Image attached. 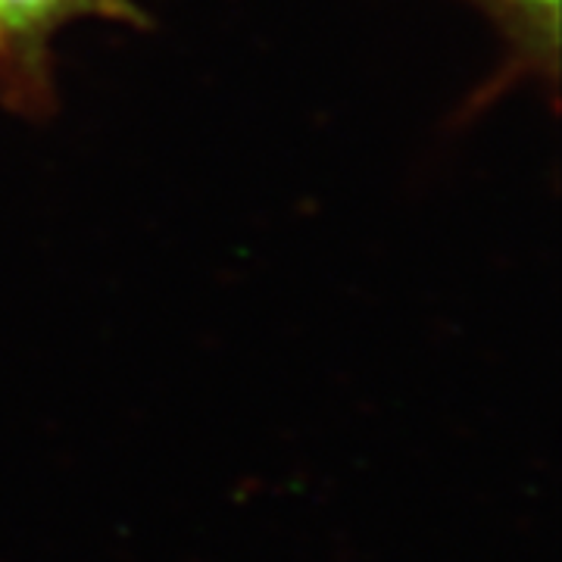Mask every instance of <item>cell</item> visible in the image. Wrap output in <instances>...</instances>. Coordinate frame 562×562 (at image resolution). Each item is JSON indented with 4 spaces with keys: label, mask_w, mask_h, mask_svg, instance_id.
Wrapping results in <instances>:
<instances>
[{
    "label": "cell",
    "mask_w": 562,
    "mask_h": 562,
    "mask_svg": "<svg viewBox=\"0 0 562 562\" xmlns=\"http://www.w3.org/2000/svg\"><path fill=\"white\" fill-rule=\"evenodd\" d=\"M85 13L135 20L125 0H0V47L35 38L50 25Z\"/></svg>",
    "instance_id": "cell-1"
}]
</instances>
